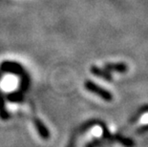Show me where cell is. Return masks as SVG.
Listing matches in <instances>:
<instances>
[{"mask_svg":"<svg viewBox=\"0 0 148 147\" xmlns=\"http://www.w3.org/2000/svg\"><path fill=\"white\" fill-rule=\"evenodd\" d=\"M34 124L36 128L38 135L44 139H48L50 137V132H49L48 128L45 126V124H44L38 118H34Z\"/></svg>","mask_w":148,"mask_h":147,"instance_id":"cell-4","label":"cell"},{"mask_svg":"<svg viewBox=\"0 0 148 147\" xmlns=\"http://www.w3.org/2000/svg\"><path fill=\"white\" fill-rule=\"evenodd\" d=\"M90 71H91V73L94 75V76L101 77V79H105L107 81H112L113 80L112 75L110 74V72L105 70V69H101V68H99V67L95 66V65H93V66H91Z\"/></svg>","mask_w":148,"mask_h":147,"instance_id":"cell-5","label":"cell"},{"mask_svg":"<svg viewBox=\"0 0 148 147\" xmlns=\"http://www.w3.org/2000/svg\"><path fill=\"white\" fill-rule=\"evenodd\" d=\"M146 113H148V105H144V106H143V107H140V109H138V111L137 112V113L131 118L130 121L131 122H135V121L140 120V118L143 117V114H146Z\"/></svg>","mask_w":148,"mask_h":147,"instance_id":"cell-7","label":"cell"},{"mask_svg":"<svg viewBox=\"0 0 148 147\" xmlns=\"http://www.w3.org/2000/svg\"><path fill=\"white\" fill-rule=\"evenodd\" d=\"M146 132H148V123H144V125L140 126V128H138V130H137L138 134H143Z\"/></svg>","mask_w":148,"mask_h":147,"instance_id":"cell-9","label":"cell"},{"mask_svg":"<svg viewBox=\"0 0 148 147\" xmlns=\"http://www.w3.org/2000/svg\"><path fill=\"white\" fill-rule=\"evenodd\" d=\"M84 87H85V89L87 91H89L90 93L95 94L97 96H99L100 98L104 99L105 101H111L113 99V95L108 90L103 89L102 87L97 85V84L93 82V81L86 80L84 83Z\"/></svg>","mask_w":148,"mask_h":147,"instance_id":"cell-1","label":"cell"},{"mask_svg":"<svg viewBox=\"0 0 148 147\" xmlns=\"http://www.w3.org/2000/svg\"><path fill=\"white\" fill-rule=\"evenodd\" d=\"M0 70L2 72H6V73H10L14 75H20L24 74V69L19 63L17 62H12V61H4L2 62V64L0 65Z\"/></svg>","mask_w":148,"mask_h":147,"instance_id":"cell-2","label":"cell"},{"mask_svg":"<svg viewBox=\"0 0 148 147\" xmlns=\"http://www.w3.org/2000/svg\"><path fill=\"white\" fill-rule=\"evenodd\" d=\"M8 98L11 101H19L22 99V95L20 93H14V94H10L8 96Z\"/></svg>","mask_w":148,"mask_h":147,"instance_id":"cell-8","label":"cell"},{"mask_svg":"<svg viewBox=\"0 0 148 147\" xmlns=\"http://www.w3.org/2000/svg\"><path fill=\"white\" fill-rule=\"evenodd\" d=\"M104 69L108 72L124 74L128 71V66L123 62H116V63H106L104 65Z\"/></svg>","mask_w":148,"mask_h":147,"instance_id":"cell-3","label":"cell"},{"mask_svg":"<svg viewBox=\"0 0 148 147\" xmlns=\"http://www.w3.org/2000/svg\"><path fill=\"white\" fill-rule=\"evenodd\" d=\"M115 139L116 142L121 143V144L125 147H134L135 146V142L133 140L130 139H127V137H123L119 135H116V136H115Z\"/></svg>","mask_w":148,"mask_h":147,"instance_id":"cell-6","label":"cell"}]
</instances>
